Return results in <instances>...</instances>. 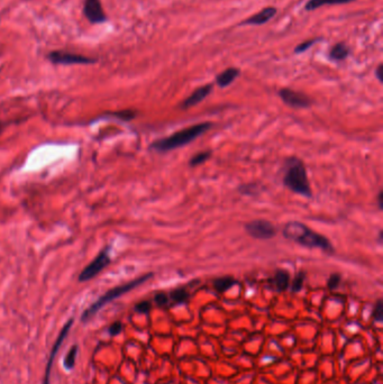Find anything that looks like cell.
<instances>
[{
  "instance_id": "8992f818",
  "label": "cell",
  "mask_w": 383,
  "mask_h": 384,
  "mask_svg": "<svg viewBox=\"0 0 383 384\" xmlns=\"http://www.w3.org/2000/svg\"><path fill=\"white\" fill-rule=\"evenodd\" d=\"M245 231L251 237L255 239H263V241L273 238L275 233H277L273 224L265 219H255L250 221L245 225Z\"/></svg>"
},
{
  "instance_id": "83f0119b",
  "label": "cell",
  "mask_w": 383,
  "mask_h": 384,
  "mask_svg": "<svg viewBox=\"0 0 383 384\" xmlns=\"http://www.w3.org/2000/svg\"><path fill=\"white\" fill-rule=\"evenodd\" d=\"M154 301L157 302V304H159V305H165L167 303V301H169V298H167V296L165 295L164 292H159V293H157V295H155Z\"/></svg>"
},
{
  "instance_id": "7402d4cb",
  "label": "cell",
  "mask_w": 383,
  "mask_h": 384,
  "mask_svg": "<svg viewBox=\"0 0 383 384\" xmlns=\"http://www.w3.org/2000/svg\"><path fill=\"white\" fill-rule=\"evenodd\" d=\"M238 191L241 192L242 195H245V196H254V195L257 194L259 189H257V184L248 183V184L241 185V187L238 188Z\"/></svg>"
},
{
  "instance_id": "44dd1931",
  "label": "cell",
  "mask_w": 383,
  "mask_h": 384,
  "mask_svg": "<svg viewBox=\"0 0 383 384\" xmlns=\"http://www.w3.org/2000/svg\"><path fill=\"white\" fill-rule=\"evenodd\" d=\"M304 277H306V275H304L303 272H299L296 275L295 279H293L292 286H291L292 292H299V291H300L302 289L303 282H304Z\"/></svg>"
},
{
  "instance_id": "30bf717a",
  "label": "cell",
  "mask_w": 383,
  "mask_h": 384,
  "mask_svg": "<svg viewBox=\"0 0 383 384\" xmlns=\"http://www.w3.org/2000/svg\"><path fill=\"white\" fill-rule=\"evenodd\" d=\"M83 13L91 23H103L106 21V15L100 0H86Z\"/></svg>"
},
{
  "instance_id": "ba28073f",
  "label": "cell",
  "mask_w": 383,
  "mask_h": 384,
  "mask_svg": "<svg viewBox=\"0 0 383 384\" xmlns=\"http://www.w3.org/2000/svg\"><path fill=\"white\" fill-rule=\"evenodd\" d=\"M279 97L285 105L292 108H308L311 105V100L307 94L295 91L289 88H283L279 91Z\"/></svg>"
},
{
  "instance_id": "ac0fdd59",
  "label": "cell",
  "mask_w": 383,
  "mask_h": 384,
  "mask_svg": "<svg viewBox=\"0 0 383 384\" xmlns=\"http://www.w3.org/2000/svg\"><path fill=\"white\" fill-rule=\"evenodd\" d=\"M210 157H212L210 151H203L200 153H197L196 155H194L193 158H191V160L189 161V164L190 166H198L202 163H205V162H207L209 159H210Z\"/></svg>"
},
{
  "instance_id": "4dcf8cb0",
  "label": "cell",
  "mask_w": 383,
  "mask_h": 384,
  "mask_svg": "<svg viewBox=\"0 0 383 384\" xmlns=\"http://www.w3.org/2000/svg\"><path fill=\"white\" fill-rule=\"evenodd\" d=\"M378 205H379V208L382 210L383 209V191L382 190L379 192V195H378Z\"/></svg>"
},
{
  "instance_id": "f546056e",
  "label": "cell",
  "mask_w": 383,
  "mask_h": 384,
  "mask_svg": "<svg viewBox=\"0 0 383 384\" xmlns=\"http://www.w3.org/2000/svg\"><path fill=\"white\" fill-rule=\"evenodd\" d=\"M383 70V65L382 64H380L379 65V67H378V69H376V71H375V75H376V78H378V80L380 81V82H382L383 81V78H382V71Z\"/></svg>"
},
{
  "instance_id": "7a4b0ae2",
  "label": "cell",
  "mask_w": 383,
  "mask_h": 384,
  "mask_svg": "<svg viewBox=\"0 0 383 384\" xmlns=\"http://www.w3.org/2000/svg\"><path fill=\"white\" fill-rule=\"evenodd\" d=\"M212 126L213 124L209 122L189 126V127L179 130L177 133L170 136L163 137V139H160L153 142L151 144V148L157 152L164 153L184 145H188V144H190L196 139H198L200 135L207 133V131L212 128Z\"/></svg>"
},
{
  "instance_id": "f1b7e54d",
  "label": "cell",
  "mask_w": 383,
  "mask_h": 384,
  "mask_svg": "<svg viewBox=\"0 0 383 384\" xmlns=\"http://www.w3.org/2000/svg\"><path fill=\"white\" fill-rule=\"evenodd\" d=\"M122 329H123L122 322L116 321V322H113L112 325L109 327V334H110L111 336H116V335H118L119 333L122 332Z\"/></svg>"
},
{
  "instance_id": "52a82bcc",
  "label": "cell",
  "mask_w": 383,
  "mask_h": 384,
  "mask_svg": "<svg viewBox=\"0 0 383 384\" xmlns=\"http://www.w3.org/2000/svg\"><path fill=\"white\" fill-rule=\"evenodd\" d=\"M47 57L52 63L55 64H91L95 62V60L80 55V54L60 51L51 52Z\"/></svg>"
},
{
  "instance_id": "6da1fadb",
  "label": "cell",
  "mask_w": 383,
  "mask_h": 384,
  "mask_svg": "<svg viewBox=\"0 0 383 384\" xmlns=\"http://www.w3.org/2000/svg\"><path fill=\"white\" fill-rule=\"evenodd\" d=\"M283 236L286 239L300 244L304 247L318 248L327 253H333L334 247L329 239L324 235L314 232L300 221H289L283 228Z\"/></svg>"
},
{
  "instance_id": "484cf974",
  "label": "cell",
  "mask_w": 383,
  "mask_h": 384,
  "mask_svg": "<svg viewBox=\"0 0 383 384\" xmlns=\"http://www.w3.org/2000/svg\"><path fill=\"white\" fill-rule=\"evenodd\" d=\"M373 318L375 321H381L383 319V303L382 300H378V302L374 305L373 309Z\"/></svg>"
},
{
  "instance_id": "277c9868",
  "label": "cell",
  "mask_w": 383,
  "mask_h": 384,
  "mask_svg": "<svg viewBox=\"0 0 383 384\" xmlns=\"http://www.w3.org/2000/svg\"><path fill=\"white\" fill-rule=\"evenodd\" d=\"M152 277H153V273H147V274L142 275V277H140V278L127 282V283L118 285L116 287H112V289H110L109 291H107L104 296H101L97 300V301L93 302L90 305V307H89L85 311V313L82 314L81 320H83V321L89 320L91 317H93L95 314H97L101 308H104L107 303L113 301V300L119 298V297H122L123 295H125V293H127L133 289H135V287L143 284L144 282H146L148 279H151Z\"/></svg>"
},
{
  "instance_id": "5b68a950",
  "label": "cell",
  "mask_w": 383,
  "mask_h": 384,
  "mask_svg": "<svg viewBox=\"0 0 383 384\" xmlns=\"http://www.w3.org/2000/svg\"><path fill=\"white\" fill-rule=\"evenodd\" d=\"M110 263V255H109V247H105L101 249L98 255L88 264V265L82 270L80 275H79V281L80 282H86L93 279L94 277L104 271V270L109 265Z\"/></svg>"
},
{
  "instance_id": "d4e9b609",
  "label": "cell",
  "mask_w": 383,
  "mask_h": 384,
  "mask_svg": "<svg viewBox=\"0 0 383 384\" xmlns=\"http://www.w3.org/2000/svg\"><path fill=\"white\" fill-rule=\"evenodd\" d=\"M339 282H340V274L339 273H333L327 281L328 289L329 290H335L339 285Z\"/></svg>"
},
{
  "instance_id": "cb8c5ba5",
  "label": "cell",
  "mask_w": 383,
  "mask_h": 384,
  "mask_svg": "<svg viewBox=\"0 0 383 384\" xmlns=\"http://www.w3.org/2000/svg\"><path fill=\"white\" fill-rule=\"evenodd\" d=\"M113 116L122 119V121H126V122H129L131 121V119H134L136 117V112L133 111V110H123V111H118V112H115L112 113Z\"/></svg>"
},
{
  "instance_id": "e0dca14e",
  "label": "cell",
  "mask_w": 383,
  "mask_h": 384,
  "mask_svg": "<svg viewBox=\"0 0 383 384\" xmlns=\"http://www.w3.org/2000/svg\"><path fill=\"white\" fill-rule=\"evenodd\" d=\"M235 284H236V280L233 277H228V275H227V277L217 278V279H215L213 281L214 289L219 293L226 292L227 290L231 289V287L233 285H235Z\"/></svg>"
},
{
  "instance_id": "9a60e30c",
  "label": "cell",
  "mask_w": 383,
  "mask_h": 384,
  "mask_svg": "<svg viewBox=\"0 0 383 384\" xmlns=\"http://www.w3.org/2000/svg\"><path fill=\"white\" fill-rule=\"evenodd\" d=\"M353 2H355V0H309L306 6H304V9L307 11H311L318 9L326 5H343Z\"/></svg>"
},
{
  "instance_id": "603a6c76",
  "label": "cell",
  "mask_w": 383,
  "mask_h": 384,
  "mask_svg": "<svg viewBox=\"0 0 383 384\" xmlns=\"http://www.w3.org/2000/svg\"><path fill=\"white\" fill-rule=\"evenodd\" d=\"M319 40H320V39H314V40H308V41L302 42V43H300V44H299V45L296 47V49H295V53L300 54V53L306 52V51L309 49V47L313 46V45L316 43V42H318Z\"/></svg>"
},
{
  "instance_id": "3957f363",
  "label": "cell",
  "mask_w": 383,
  "mask_h": 384,
  "mask_svg": "<svg viewBox=\"0 0 383 384\" xmlns=\"http://www.w3.org/2000/svg\"><path fill=\"white\" fill-rule=\"evenodd\" d=\"M283 184L293 194L306 198L313 196L306 166L302 163V161L298 158L292 157L285 161Z\"/></svg>"
},
{
  "instance_id": "ffe728a7",
  "label": "cell",
  "mask_w": 383,
  "mask_h": 384,
  "mask_svg": "<svg viewBox=\"0 0 383 384\" xmlns=\"http://www.w3.org/2000/svg\"><path fill=\"white\" fill-rule=\"evenodd\" d=\"M170 297L175 302L183 303L188 300L189 293H188V291H185L184 289H176L170 293Z\"/></svg>"
},
{
  "instance_id": "2e32d148",
  "label": "cell",
  "mask_w": 383,
  "mask_h": 384,
  "mask_svg": "<svg viewBox=\"0 0 383 384\" xmlns=\"http://www.w3.org/2000/svg\"><path fill=\"white\" fill-rule=\"evenodd\" d=\"M350 54V49L347 47L346 44L344 43H337L335 44L331 52H329V57L333 61H343Z\"/></svg>"
},
{
  "instance_id": "7c38bea8",
  "label": "cell",
  "mask_w": 383,
  "mask_h": 384,
  "mask_svg": "<svg viewBox=\"0 0 383 384\" xmlns=\"http://www.w3.org/2000/svg\"><path fill=\"white\" fill-rule=\"evenodd\" d=\"M275 14H277V8L265 7L263 8L260 13L247 18L246 21H244L243 24H245V25H263V24L271 21L275 16Z\"/></svg>"
},
{
  "instance_id": "4fadbf2b",
  "label": "cell",
  "mask_w": 383,
  "mask_h": 384,
  "mask_svg": "<svg viewBox=\"0 0 383 384\" xmlns=\"http://www.w3.org/2000/svg\"><path fill=\"white\" fill-rule=\"evenodd\" d=\"M239 70L237 68H228L225 71L219 73L216 78V83L220 88H226L229 85H232L233 82L236 80V78L239 75Z\"/></svg>"
},
{
  "instance_id": "8fae6325",
  "label": "cell",
  "mask_w": 383,
  "mask_h": 384,
  "mask_svg": "<svg viewBox=\"0 0 383 384\" xmlns=\"http://www.w3.org/2000/svg\"><path fill=\"white\" fill-rule=\"evenodd\" d=\"M213 90V85H205L202 87H199L198 89H196L195 91L191 93L188 98H185L181 105L180 108L181 109H189V108L197 106L200 104L203 99H206L209 94H210Z\"/></svg>"
},
{
  "instance_id": "d6986e66",
  "label": "cell",
  "mask_w": 383,
  "mask_h": 384,
  "mask_svg": "<svg viewBox=\"0 0 383 384\" xmlns=\"http://www.w3.org/2000/svg\"><path fill=\"white\" fill-rule=\"evenodd\" d=\"M76 354H78V346L74 345L70 349L69 353L67 354V356L64 358V368L67 370H72L75 365V358H76Z\"/></svg>"
},
{
  "instance_id": "4316f807",
  "label": "cell",
  "mask_w": 383,
  "mask_h": 384,
  "mask_svg": "<svg viewBox=\"0 0 383 384\" xmlns=\"http://www.w3.org/2000/svg\"><path fill=\"white\" fill-rule=\"evenodd\" d=\"M135 310L140 314H147L151 310V302L149 301H141L135 305Z\"/></svg>"
},
{
  "instance_id": "9c48e42d",
  "label": "cell",
  "mask_w": 383,
  "mask_h": 384,
  "mask_svg": "<svg viewBox=\"0 0 383 384\" xmlns=\"http://www.w3.org/2000/svg\"><path fill=\"white\" fill-rule=\"evenodd\" d=\"M73 325V319H70L67 323H65V326L62 328L61 333H60V335L58 336V339L55 340V344L53 345L52 347V351H51V354H50V357H49V361H47V365H46V369H45V374H44V379H43V383L42 384H50V379H51V371H52V368H53V362H54V358L56 356V354L60 350V347H61L62 343L64 341L65 337H67L71 327H72Z\"/></svg>"
},
{
  "instance_id": "5bb4252c",
  "label": "cell",
  "mask_w": 383,
  "mask_h": 384,
  "mask_svg": "<svg viewBox=\"0 0 383 384\" xmlns=\"http://www.w3.org/2000/svg\"><path fill=\"white\" fill-rule=\"evenodd\" d=\"M273 283H274L275 287H277L278 291L286 290L289 286V283H290L289 273L284 271V270H278V271L274 273Z\"/></svg>"
}]
</instances>
